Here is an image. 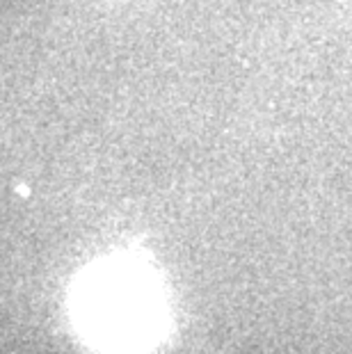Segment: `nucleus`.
<instances>
[{
    "label": "nucleus",
    "mask_w": 352,
    "mask_h": 354,
    "mask_svg": "<svg viewBox=\"0 0 352 354\" xmlns=\"http://www.w3.org/2000/svg\"><path fill=\"white\" fill-rule=\"evenodd\" d=\"M76 311L82 331L112 352L147 348L163 322V304L151 279L124 263L106 266L85 279Z\"/></svg>",
    "instance_id": "f257e3e1"
}]
</instances>
